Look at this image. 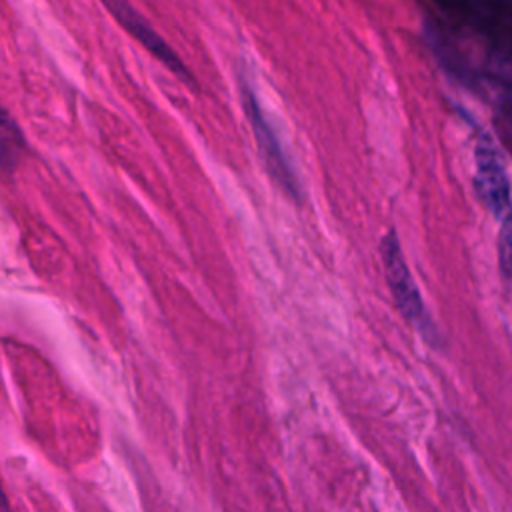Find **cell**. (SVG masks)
Returning <instances> with one entry per match:
<instances>
[{
	"instance_id": "4",
	"label": "cell",
	"mask_w": 512,
	"mask_h": 512,
	"mask_svg": "<svg viewBox=\"0 0 512 512\" xmlns=\"http://www.w3.org/2000/svg\"><path fill=\"white\" fill-rule=\"evenodd\" d=\"M108 10L118 18V22L156 58L160 60L172 74L180 76L184 82H192L190 72L178 58V54L164 42V38L130 6L126 0H106Z\"/></svg>"
},
{
	"instance_id": "5",
	"label": "cell",
	"mask_w": 512,
	"mask_h": 512,
	"mask_svg": "<svg viewBox=\"0 0 512 512\" xmlns=\"http://www.w3.org/2000/svg\"><path fill=\"white\" fill-rule=\"evenodd\" d=\"M24 152V134L12 116L0 106V168L14 170Z\"/></svg>"
},
{
	"instance_id": "3",
	"label": "cell",
	"mask_w": 512,
	"mask_h": 512,
	"mask_svg": "<svg viewBox=\"0 0 512 512\" xmlns=\"http://www.w3.org/2000/svg\"><path fill=\"white\" fill-rule=\"evenodd\" d=\"M244 106H246V114L250 118L258 148L264 156V162H266V168H268L270 176L280 184V188L288 196H292L294 200H300V182H298V178H296V174L290 166V160H288V156L282 148V142L276 136L268 118L264 116L258 98L254 96V92L248 86H244Z\"/></svg>"
},
{
	"instance_id": "6",
	"label": "cell",
	"mask_w": 512,
	"mask_h": 512,
	"mask_svg": "<svg viewBox=\"0 0 512 512\" xmlns=\"http://www.w3.org/2000/svg\"><path fill=\"white\" fill-rule=\"evenodd\" d=\"M8 506V500L4 496V490H2V484H0V508H6Z\"/></svg>"
},
{
	"instance_id": "1",
	"label": "cell",
	"mask_w": 512,
	"mask_h": 512,
	"mask_svg": "<svg viewBox=\"0 0 512 512\" xmlns=\"http://www.w3.org/2000/svg\"><path fill=\"white\" fill-rule=\"evenodd\" d=\"M380 252H382V264L386 270V282L390 286V292L396 300L400 314L406 318V322L414 330H418L430 344L436 346L440 340V334L424 306V300L416 288V282L412 280L410 268L400 248V240L394 230L382 236Z\"/></svg>"
},
{
	"instance_id": "2",
	"label": "cell",
	"mask_w": 512,
	"mask_h": 512,
	"mask_svg": "<svg viewBox=\"0 0 512 512\" xmlns=\"http://www.w3.org/2000/svg\"><path fill=\"white\" fill-rule=\"evenodd\" d=\"M474 158H476L474 186L480 200L494 216L508 218L510 180H508V172H506V164L500 154V148L490 134L486 132L480 134L476 142Z\"/></svg>"
}]
</instances>
